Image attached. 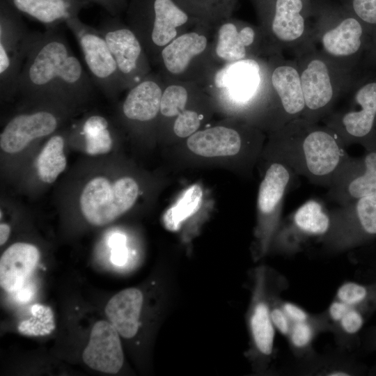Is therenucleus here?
Listing matches in <instances>:
<instances>
[{"instance_id": "obj_1", "label": "nucleus", "mask_w": 376, "mask_h": 376, "mask_svg": "<svg viewBox=\"0 0 376 376\" xmlns=\"http://www.w3.org/2000/svg\"><path fill=\"white\" fill-rule=\"evenodd\" d=\"M95 84L63 36L54 29L33 31L17 91L35 102L86 100Z\"/></svg>"}, {"instance_id": "obj_2", "label": "nucleus", "mask_w": 376, "mask_h": 376, "mask_svg": "<svg viewBox=\"0 0 376 376\" xmlns=\"http://www.w3.org/2000/svg\"><path fill=\"white\" fill-rule=\"evenodd\" d=\"M271 146L272 160L284 163L295 175L327 188L351 158L333 130L303 118L274 132Z\"/></svg>"}, {"instance_id": "obj_3", "label": "nucleus", "mask_w": 376, "mask_h": 376, "mask_svg": "<svg viewBox=\"0 0 376 376\" xmlns=\"http://www.w3.org/2000/svg\"><path fill=\"white\" fill-rule=\"evenodd\" d=\"M366 31L364 24L338 0H311L309 41L342 69L357 72Z\"/></svg>"}, {"instance_id": "obj_4", "label": "nucleus", "mask_w": 376, "mask_h": 376, "mask_svg": "<svg viewBox=\"0 0 376 376\" xmlns=\"http://www.w3.org/2000/svg\"><path fill=\"white\" fill-rule=\"evenodd\" d=\"M300 77L305 110L301 118L321 123L350 88L357 72L346 71L308 41L294 53Z\"/></svg>"}, {"instance_id": "obj_5", "label": "nucleus", "mask_w": 376, "mask_h": 376, "mask_svg": "<svg viewBox=\"0 0 376 376\" xmlns=\"http://www.w3.org/2000/svg\"><path fill=\"white\" fill-rule=\"evenodd\" d=\"M253 285L247 312L250 336L249 357L256 369L265 370L274 353L275 328L271 318L273 299L288 288L286 279L267 266L258 267L253 272Z\"/></svg>"}, {"instance_id": "obj_6", "label": "nucleus", "mask_w": 376, "mask_h": 376, "mask_svg": "<svg viewBox=\"0 0 376 376\" xmlns=\"http://www.w3.org/2000/svg\"><path fill=\"white\" fill-rule=\"evenodd\" d=\"M276 53H294L310 40L311 0H255Z\"/></svg>"}, {"instance_id": "obj_7", "label": "nucleus", "mask_w": 376, "mask_h": 376, "mask_svg": "<svg viewBox=\"0 0 376 376\" xmlns=\"http://www.w3.org/2000/svg\"><path fill=\"white\" fill-rule=\"evenodd\" d=\"M329 214V228L318 240L329 252H345L376 235V195L339 205Z\"/></svg>"}, {"instance_id": "obj_8", "label": "nucleus", "mask_w": 376, "mask_h": 376, "mask_svg": "<svg viewBox=\"0 0 376 376\" xmlns=\"http://www.w3.org/2000/svg\"><path fill=\"white\" fill-rule=\"evenodd\" d=\"M22 15L0 0V91L8 97L17 86L33 37Z\"/></svg>"}, {"instance_id": "obj_9", "label": "nucleus", "mask_w": 376, "mask_h": 376, "mask_svg": "<svg viewBox=\"0 0 376 376\" xmlns=\"http://www.w3.org/2000/svg\"><path fill=\"white\" fill-rule=\"evenodd\" d=\"M138 194L139 186L132 178H121L111 184L106 178L96 177L86 184L81 194V211L90 224L104 226L130 209Z\"/></svg>"}, {"instance_id": "obj_10", "label": "nucleus", "mask_w": 376, "mask_h": 376, "mask_svg": "<svg viewBox=\"0 0 376 376\" xmlns=\"http://www.w3.org/2000/svg\"><path fill=\"white\" fill-rule=\"evenodd\" d=\"M272 102V129L278 130L289 122L301 118L305 102L295 58H285L276 53L269 73Z\"/></svg>"}, {"instance_id": "obj_11", "label": "nucleus", "mask_w": 376, "mask_h": 376, "mask_svg": "<svg viewBox=\"0 0 376 376\" xmlns=\"http://www.w3.org/2000/svg\"><path fill=\"white\" fill-rule=\"evenodd\" d=\"M65 24L77 40L95 86L108 96L114 95L122 88L120 77L102 33L84 23L78 16L68 19Z\"/></svg>"}, {"instance_id": "obj_12", "label": "nucleus", "mask_w": 376, "mask_h": 376, "mask_svg": "<svg viewBox=\"0 0 376 376\" xmlns=\"http://www.w3.org/2000/svg\"><path fill=\"white\" fill-rule=\"evenodd\" d=\"M330 214L319 201L311 199L299 207L275 233L276 247L292 256L300 252L312 239L318 240L328 231Z\"/></svg>"}, {"instance_id": "obj_13", "label": "nucleus", "mask_w": 376, "mask_h": 376, "mask_svg": "<svg viewBox=\"0 0 376 376\" xmlns=\"http://www.w3.org/2000/svg\"><path fill=\"white\" fill-rule=\"evenodd\" d=\"M294 176L295 173L289 166L274 160L260 182L258 195V209L261 218L259 227L260 256L267 251L279 228L281 204Z\"/></svg>"}, {"instance_id": "obj_14", "label": "nucleus", "mask_w": 376, "mask_h": 376, "mask_svg": "<svg viewBox=\"0 0 376 376\" xmlns=\"http://www.w3.org/2000/svg\"><path fill=\"white\" fill-rule=\"evenodd\" d=\"M104 38L116 63L122 88L133 86L141 81L143 47L139 38L130 29L116 18L104 19L98 29Z\"/></svg>"}, {"instance_id": "obj_15", "label": "nucleus", "mask_w": 376, "mask_h": 376, "mask_svg": "<svg viewBox=\"0 0 376 376\" xmlns=\"http://www.w3.org/2000/svg\"><path fill=\"white\" fill-rule=\"evenodd\" d=\"M58 116L47 109L14 116L0 134V146L7 153H16L31 141L52 134L58 127Z\"/></svg>"}, {"instance_id": "obj_16", "label": "nucleus", "mask_w": 376, "mask_h": 376, "mask_svg": "<svg viewBox=\"0 0 376 376\" xmlns=\"http://www.w3.org/2000/svg\"><path fill=\"white\" fill-rule=\"evenodd\" d=\"M328 189L329 199L339 205L376 195V152L368 153L361 164L350 158Z\"/></svg>"}, {"instance_id": "obj_17", "label": "nucleus", "mask_w": 376, "mask_h": 376, "mask_svg": "<svg viewBox=\"0 0 376 376\" xmlns=\"http://www.w3.org/2000/svg\"><path fill=\"white\" fill-rule=\"evenodd\" d=\"M119 333L111 322H97L92 328L89 342L82 359L91 368L105 373H117L124 362Z\"/></svg>"}, {"instance_id": "obj_18", "label": "nucleus", "mask_w": 376, "mask_h": 376, "mask_svg": "<svg viewBox=\"0 0 376 376\" xmlns=\"http://www.w3.org/2000/svg\"><path fill=\"white\" fill-rule=\"evenodd\" d=\"M263 71L260 63L249 58L231 62L215 75L217 88H225L236 102L249 104L261 93Z\"/></svg>"}, {"instance_id": "obj_19", "label": "nucleus", "mask_w": 376, "mask_h": 376, "mask_svg": "<svg viewBox=\"0 0 376 376\" xmlns=\"http://www.w3.org/2000/svg\"><path fill=\"white\" fill-rule=\"evenodd\" d=\"M39 259L40 252L33 244L17 242L10 246L0 259L1 287L8 292L19 290Z\"/></svg>"}, {"instance_id": "obj_20", "label": "nucleus", "mask_w": 376, "mask_h": 376, "mask_svg": "<svg viewBox=\"0 0 376 376\" xmlns=\"http://www.w3.org/2000/svg\"><path fill=\"white\" fill-rule=\"evenodd\" d=\"M139 3L151 15L147 38L155 47L171 42L177 35V28L188 20L187 15L172 0H140Z\"/></svg>"}, {"instance_id": "obj_21", "label": "nucleus", "mask_w": 376, "mask_h": 376, "mask_svg": "<svg viewBox=\"0 0 376 376\" xmlns=\"http://www.w3.org/2000/svg\"><path fill=\"white\" fill-rule=\"evenodd\" d=\"M21 15L44 24L47 29L78 16L88 2L78 0H4Z\"/></svg>"}, {"instance_id": "obj_22", "label": "nucleus", "mask_w": 376, "mask_h": 376, "mask_svg": "<svg viewBox=\"0 0 376 376\" xmlns=\"http://www.w3.org/2000/svg\"><path fill=\"white\" fill-rule=\"evenodd\" d=\"M338 350L335 353L320 354L316 351L297 359L292 373L300 375L353 376L363 375L365 366L354 357Z\"/></svg>"}, {"instance_id": "obj_23", "label": "nucleus", "mask_w": 376, "mask_h": 376, "mask_svg": "<svg viewBox=\"0 0 376 376\" xmlns=\"http://www.w3.org/2000/svg\"><path fill=\"white\" fill-rule=\"evenodd\" d=\"M143 304V293L136 288L124 289L109 299L104 311L120 336L130 339L137 334Z\"/></svg>"}, {"instance_id": "obj_24", "label": "nucleus", "mask_w": 376, "mask_h": 376, "mask_svg": "<svg viewBox=\"0 0 376 376\" xmlns=\"http://www.w3.org/2000/svg\"><path fill=\"white\" fill-rule=\"evenodd\" d=\"M329 323V332L340 350L350 352L361 342L359 334L369 316L363 312L333 299L324 310Z\"/></svg>"}, {"instance_id": "obj_25", "label": "nucleus", "mask_w": 376, "mask_h": 376, "mask_svg": "<svg viewBox=\"0 0 376 376\" xmlns=\"http://www.w3.org/2000/svg\"><path fill=\"white\" fill-rule=\"evenodd\" d=\"M187 143L189 149L196 155L214 157L238 154L243 140L237 130L218 126L194 133Z\"/></svg>"}, {"instance_id": "obj_26", "label": "nucleus", "mask_w": 376, "mask_h": 376, "mask_svg": "<svg viewBox=\"0 0 376 376\" xmlns=\"http://www.w3.org/2000/svg\"><path fill=\"white\" fill-rule=\"evenodd\" d=\"M162 91L152 79H143L133 86L122 104L123 116L130 120L147 122L160 111Z\"/></svg>"}, {"instance_id": "obj_27", "label": "nucleus", "mask_w": 376, "mask_h": 376, "mask_svg": "<svg viewBox=\"0 0 376 376\" xmlns=\"http://www.w3.org/2000/svg\"><path fill=\"white\" fill-rule=\"evenodd\" d=\"M207 46V39L195 32L185 33L166 45L162 51L164 66L173 74L182 72L191 58L202 53Z\"/></svg>"}, {"instance_id": "obj_28", "label": "nucleus", "mask_w": 376, "mask_h": 376, "mask_svg": "<svg viewBox=\"0 0 376 376\" xmlns=\"http://www.w3.org/2000/svg\"><path fill=\"white\" fill-rule=\"evenodd\" d=\"M256 38V31L249 25L238 30L234 24L226 23L219 31L216 53L219 58L230 62L245 59Z\"/></svg>"}, {"instance_id": "obj_29", "label": "nucleus", "mask_w": 376, "mask_h": 376, "mask_svg": "<svg viewBox=\"0 0 376 376\" xmlns=\"http://www.w3.org/2000/svg\"><path fill=\"white\" fill-rule=\"evenodd\" d=\"M327 331L329 332V323L325 311L313 314L308 321L292 323L287 340L295 357L300 359L315 352L313 345L315 338Z\"/></svg>"}, {"instance_id": "obj_30", "label": "nucleus", "mask_w": 376, "mask_h": 376, "mask_svg": "<svg viewBox=\"0 0 376 376\" xmlns=\"http://www.w3.org/2000/svg\"><path fill=\"white\" fill-rule=\"evenodd\" d=\"M334 299L355 308L370 317L376 311V281L366 283L345 281L337 289Z\"/></svg>"}, {"instance_id": "obj_31", "label": "nucleus", "mask_w": 376, "mask_h": 376, "mask_svg": "<svg viewBox=\"0 0 376 376\" xmlns=\"http://www.w3.org/2000/svg\"><path fill=\"white\" fill-rule=\"evenodd\" d=\"M64 139L61 135H54L44 146L36 160L39 178L44 182H54L65 170L66 158L63 153Z\"/></svg>"}, {"instance_id": "obj_32", "label": "nucleus", "mask_w": 376, "mask_h": 376, "mask_svg": "<svg viewBox=\"0 0 376 376\" xmlns=\"http://www.w3.org/2000/svg\"><path fill=\"white\" fill-rule=\"evenodd\" d=\"M81 134L85 138L88 154L96 155L110 151L113 139L109 123L103 116L95 114L86 118L81 126Z\"/></svg>"}, {"instance_id": "obj_33", "label": "nucleus", "mask_w": 376, "mask_h": 376, "mask_svg": "<svg viewBox=\"0 0 376 376\" xmlns=\"http://www.w3.org/2000/svg\"><path fill=\"white\" fill-rule=\"evenodd\" d=\"M203 198L202 189L197 185L188 188L175 205L164 214L163 222L166 229L178 230L181 224L198 211Z\"/></svg>"}, {"instance_id": "obj_34", "label": "nucleus", "mask_w": 376, "mask_h": 376, "mask_svg": "<svg viewBox=\"0 0 376 376\" xmlns=\"http://www.w3.org/2000/svg\"><path fill=\"white\" fill-rule=\"evenodd\" d=\"M19 332L29 336H42L55 329L54 314L50 307L36 304L31 307V316L18 324Z\"/></svg>"}, {"instance_id": "obj_35", "label": "nucleus", "mask_w": 376, "mask_h": 376, "mask_svg": "<svg viewBox=\"0 0 376 376\" xmlns=\"http://www.w3.org/2000/svg\"><path fill=\"white\" fill-rule=\"evenodd\" d=\"M187 97V91L183 86H169L162 93L159 111L165 117L175 116L184 111Z\"/></svg>"}, {"instance_id": "obj_36", "label": "nucleus", "mask_w": 376, "mask_h": 376, "mask_svg": "<svg viewBox=\"0 0 376 376\" xmlns=\"http://www.w3.org/2000/svg\"><path fill=\"white\" fill-rule=\"evenodd\" d=\"M366 29L376 28V0H338Z\"/></svg>"}, {"instance_id": "obj_37", "label": "nucleus", "mask_w": 376, "mask_h": 376, "mask_svg": "<svg viewBox=\"0 0 376 376\" xmlns=\"http://www.w3.org/2000/svg\"><path fill=\"white\" fill-rule=\"evenodd\" d=\"M200 125L198 114L190 110H184L178 115L174 123L175 134L182 138L190 136L198 130Z\"/></svg>"}, {"instance_id": "obj_38", "label": "nucleus", "mask_w": 376, "mask_h": 376, "mask_svg": "<svg viewBox=\"0 0 376 376\" xmlns=\"http://www.w3.org/2000/svg\"><path fill=\"white\" fill-rule=\"evenodd\" d=\"M281 301V295L273 299L271 306V318L275 329L287 338L290 332L292 322L283 311Z\"/></svg>"}, {"instance_id": "obj_39", "label": "nucleus", "mask_w": 376, "mask_h": 376, "mask_svg": "<svg viewBox=\"0 0 376 376\" xmlns=\"http://www.w3.org/2000/svg\"><path fill=\"white\" fill-rule=\"evenodd\" d=\"M281 306L292 323L308 321L313 315L300 306L281 299Z\"/></svg>"}, {"instance_id": "obj_40", "label": "nucleus", "mask_w": 376, "mask_h": 376, "mask_svg": "<svg viewBox=\"0 0 376 376\" xmlns=\"http://www.w3.org/2000/svg\"><path fill=\"white\" fill-rule=\"evenodd\" d=\"M85 2H91L99 5L104 9L109 15L116 16L120 13L125 6V0H78Z\"/></svg>"}, {"instance_id": "obj_41", "label": "nucleus", "mask_w": 376, "mask_h": 376, "mask_svg": "<svg viewBox=\"0 0 376 376\" xmlns=\"http://www.w3.org/2000/svg\"><path fill=\"white\" fill-rule=\"evenodd\" d=\"M128 251L125 244L111 248V260L117 266H123L127 260Z\"/></svg>"}, {"instance_id": "obj_42", "label": "nucleus", "mask_w": 376, "mask_h": 376, "mask_svg": "<svg viewBox=\"0 0 376 376\" xmlns=\"http://www.w3.org/2000/svg\"><path fill=\"white\" fill-rule=\"evenodd\" d=\"M362 345L366 352H376V324L365 333Z\"/></svg>"}, {"instance_id": "obj_43", "label": "nucleus", "mask_w": 376, "mask_h": 376, "mask_svg": "<svg viewBox=\"0 0 376 376\" xmlns=\"http://www.w3.org/2000/svg\"><path fill=\"white\" fill-rule=\"evenodd\" d=\"M16 298L17 301L22 303H26L29 301L33 296L34 290L31 285H23V286L18 290Z\"/></svg>"}, {"instance_id": "obj_44", "label": "nucleus", "mask_w": 376, "mask_h": 376, "mask_svg": "<svg viewBox=\"0 0 376 376\" xmlns=\"http://www.w3.org/2000/svg\"><path fill=\"white\" fill-rule=\"evenodd\" d=\"M126 237L124 235L120 233L113 234L109 240V246L111 248L114 246L125 244Z\"/></svg>"}, {"instance_id": "obj_45", "label": "nucleus", "mask_w": 376, "mask_h": 376, "mask_svg": "<svg viewBox=\"0 0 376 376\" xmlns=\"http://www.w3.org/2000/svg\"><path fill=\"white\" fill-rule=\"evenodd\" d=\"M10 232L9 225L1 223L0 225V244L3 245L8 239Z\"/></svg>"}, {"instance_id": "obj_46", "label": "nucleus", "mask_w": 376, "mask_h": 376, "mask_svg": "<svg viewBox=\"0 0 376 376\" xmlns=\"http://www.w3.org/2000/svg\"><path fill=\"white\" fill-rule=\"evenodd\" d=\"M370 375H376V364L370 370Z\"/></svg>"}, {"instance_id": "obj_47", "label": "nucleus", "mask_w": 376, "mask_h": 376, "mask_svg": "<svg viewBox=\"0 0 376 376\" xmlns=\"http://www.w3.org/2000/svg\"><path fill=\"white\" fill-rule=\"evenodd\" d=\"M373 269V272H374V274H375V276H374V279L372 281H376V262L374 265V266H372Z\"/></svg>"}]
</instances>
